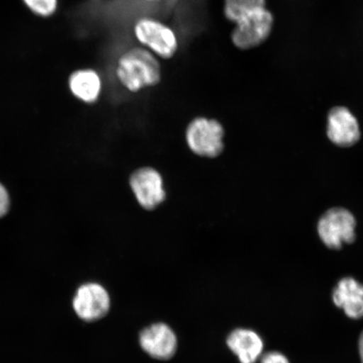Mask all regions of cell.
I'll return each instance as SVG.
<instances>
[{"instance_id": "18", "label": "cell", "mask_w": 363, "mask_h": 363, "mask_svg": "<svg viewBox=\"0 0 363 363\" xmlns=\"http://www.w3.org/2000/svg\"><path fill=\"white\" fill-rule=\"evenodd\" d=\"M142 1L147 2V3H157L160 2L161 0H142Z\"/></svg>"}, {"instance_id": "14", "label": "cell", "mask_w": 363, "mask_h": 363, "mask_svg": "<svg viewBox=\"0 0 363 363\" xmlns=\"http://www.w3.org/2000/svg\"><path fill=\"white\" fill-rule=\"evenodd\" d=\"M29 10L39 16L49 17L55 13L58 0H23Z\"/></svg>"}, {"instance_id": "1", "label": "cell", "mask_w": 363, "mask_h": 363, "mask_svg": "<svg viewBox=\"0 0 363 363\" xmlns=\"http://www.w3.org/2000/svg\"><path fill=\"white\" fill-rule=\"evenodd\" d=\"M116 76L130 92L152 87L161 81L162 71L157 57L143 48L127 50L118 59Z\"/></svg>"}, {"instance_id": "16", "label": "cell", "mask_w": 363, "mask_h": 363, "mask_svg": "<svg viewBox=\"0 0 363 363\" xmlns=\"http://www.w3.org/2000/svg\"><path fill=\"white\" fill-rule=\"evenodd\" d=\"M261 363H289V361L282 353L270 352L262 356Z\"/></svg>"}, {"instance_id": "15", "label": "cell", "mask_w": 363, "mask_h": 363, "mask_svg": "<svg viewBox=\"0 0 363 363\" xmlns=\"http://www.w3.org/2000/svg\"><path fill=\"white\" fill-rule=\"evenodd\" d=\"M11 198L9 190L0 182V219L8 215L11 210Z\"/></svg>"}, {"instance_id": "4", "label": "cell", "mask_w": 363, "mask_h": 363, "mask_svg": "<svg viewBox=\"0 0 363 363\" xmlns=\"http://www.w3.org/2000/svg\"><path fill=\"white\" fill-rule=\"evenodd\" d=\"M356 220L351 212L334 208L320 218L318 233L322 242L330 249H340L344 244L355 240Z\"/></svg>"}, {"instance_id": "11", "label": "cell", "mask_w": 363, "mask_h": 363, "mask_svg": "<svg viewBox=\"0 0 363 363\" xmlns=\"http://www.w3.org/2000/svg\"><path fill=\"white\" fill-rule=\"evenodd\" d=\"M227 346L240 363H256L262 356L263 342L255 331L237 329L233 331L226 340Z\"/></svg>"}, {"instance_id": "10", "label": "cell", "mask_w": 363, "mask_h": 363, "mask_svg": "<svg viewBox=\"0 0 363 363\" xmlns=\"http://www.w3.org/2000/svg\"><path fill=\"white\" fill-rule=\"evenodd\" d=\"M333 302L354 320L363 317V285L352 278L340 280L333 294Z\"/></svg>"}, {"instance_id": "9", "label": "cell", "mask_w": 363, "mask_h": 363, "mask_svg": "<svg viewBox=\"0 0 363 363\" xmlns=\"http://www.w3.org/2000/svg\"><path fill=\"white\" fill-rule=\"evenodd\" d=\"M328 135L339 147L353 146L360 139L357 120L346 107H335L329 113Z\"/></svg>"}, {"instance_id": "6", "label": "cell", "mask_w": 363, "mask_h": 363, "mask_svg": "<svg viewBox=\"0 0 363 363\" xmlns=\"http://www.w3.org/2000/svg\"><path fill=\"white\" fill-rule=\"evenodd\" d=\"M72 306L81 320L96 321L102 319L110 311V294L101 284H84L77 290Z\"/></svg>"}, {"instance_id": "5", "label": "cell", "mask_w": 363, "mask_h": 363, "mask_svg": "<svg viewBox=\"0 0 363 363\" xmlns=\"http://www.w3.org/2000/svg\"><path fill=\"white\" fill-rule=\"evenodd\" d=\"M274 18L266 8L260 9L237 23L231 35L235 47L247 50L257 47L269 38Z\"/></svg>"}, {"instance_id": "17", "label": "cell", "mask_w": 363, "mask_h": 363, "mask_svg": "<svg viewBox=\"0 0 363 363\" xmlns=\"http://www.w3.org/2000/svg\"><path fill=\"white\" fill-rule=\"evenodd\" d=\"M358 346H359L360 357L362 362L363 363V333L359 338V344H358Z\"/></svg>"}, {"instance_id": "8", "label": "cell", "mask_w": 363, "mask_h": 363, "mask_svg": "<svg viewBox=\"0 0 363 363\" xmlns=\"http://www.w3.org/2000/svg\"><path fill=\"white\" fill-rule=\"evenodd\" d=\"M139 342L143 350L157 360H169L178 348L174 331L165 323L152 324L142 330Z\"/></svg>"}, {"instance_id": "12", "label": "cell", "mask_w": 363, "mask_h": 363, "mask_svg": "<svg viewBox=\"0 0 363 363\" xmlns=\"http://www.w3.org/2000/svg\"><path fill=\"white\" fill-rule=\"evenodd\" d=\"M68 86L71 93L79 101L92 104L97 101L101 95L102 81L96 71L86 68L72 72Z\"/></svg>"}, {"instance_id": "3", "label": "cell", "mask_w": 363, "mask_h": 363, "mask_svg": "<svg viewBox=\"0 0 363 363\" xmlns=\"http://www.w3.org/2000/svg\"><path fill=\"white\" fill-rule=\"evenodd\" d=\"M223 127L216 120L199 117L186 131L189 147L198 156L216 157L223 151Z\"/></svg>"}, {"instance_id": "13", "label": "cell", "mask_w": 363, "mask_h": 363, "mask_svg": "<svg viewBox=\"0 0 363 363\" xmlns=\"http://www.w3.org/2000/svg\"><path fill=\"white\" fill-rule=\"evenodd\" d=\"M265 0H225V16L237 24L251 13L265 8Z\"/></svg>"}, {"instance_id": "2", "label": "cell", "mask_w": 363, "mask_h": 363, "mask_svg": "<svg viewBox=\"0 0 363 363\" xmlns=\"http://www.w3.org/2000/svg\"><path fill=\"white\" fill-rule=\"evenodd\" d=\"M134 34L138 42L157 57L169 59L178 51L179 40L174 30L160 21L142 18L135 22Z\"/></svg>"}, {"instance_id": "7", "label": "cell", "mask_w": 363, "mask_h": 363, "mask_svg": "<svg viewBox=\"0 0 363 363\" xmlns=\"http://www.w3.org/2000/svg\"><path fill=\"white\" fill-rule=\"evenodd\" d=\"M130 185L136 201L145 210H154L164 201L166 193L162 176L152 167L136 170L130 177Z\"/></svg>"}]
</instances>
